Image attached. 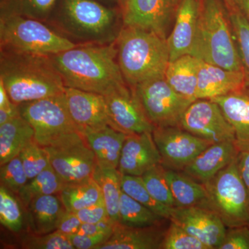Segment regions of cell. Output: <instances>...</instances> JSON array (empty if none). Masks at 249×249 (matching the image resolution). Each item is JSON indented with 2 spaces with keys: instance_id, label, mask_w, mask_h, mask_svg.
<instances>
[{
  "instance_id": "1",
  "label": "cell",
  "mask_w": 249,
  "mask_h": 249,
  "mask_svg": "<svg viewBox=\"0 0 249 249\" xmlns=\"http://www.w3.org/2000/svg\"><path fill=\"white\" fill-rule=\"evenodd\" d=\"M50 57L65 87L105 96L126 83L118 62L116 42L81 44Z\"/></svg>"
},
{
  "instance_id": "2",
  "label": "cell",
  "mask_w": 249,
  "mask_h": 249,
  "mask_svg": "<svg viewBox=\"0 0 249 249\" xmlns=\"http://www.w3.org/2000/svg\"><path fill=\"white\" fill-rule=\"evenodd\" d=\"M0 82L16 105L64 92L65 85L50 55L0 52Z\"/></svg>"
},
{
  "instance_id": "3",
  "label": "cell",
  "mask_w": 249,
  "mask_h": 249,
  "mask_svg": "<svg viewBox=\"0 0 249 249\" xmlns=\"http://www.w3.org/2000/svg\"><path fill=\"white\" fill-rule=\"evenodd\" d=\"M116 44L121 73L131 88L147 80L164 78L170 60L166 37L124 26Z\"/></svg>"
},
{
  "instance_id": "4",
  "label": "cell",
  "mask_w": 249,
  "mask_h": 249,
  "mask_svg": "<svg viewBox=\"0 0 249 249\" xmlns=\"http://www.w3.org/2000/svg\"><path fill=\"white\" fill-rule=\"evenodd\" d=\"M189 55L226 70L244 71L227 4L222 0H200Z\"/></svg>"
},
{
  "instance_id": "5",
  "label": "cell",
  "mask_w": 249,
  "mask_h": 249,
  "mask_svg": "<svg viewBox=\"0 0 249 249\" xmlns=\"http://www.w3.org/2000/svg\"><path fill=\"white\" fill-rule=\"evenodd\" d=\"M58 25L84 44L98 45L116 42L122 29L116 11L94 0H63Z\"/></svg>"
},
{
  "instance_id": "6",
  "label": "cell",
  "mask_w": 249,
  "mask_h": 249,
  "mask_svg": "<svg viewBox=\"0 0 249 249\" xmlns=\"http://www.w3.org/2000/svg\"><path fill=\"white\" fill-rule=\"evenodd\" d=\"M1 50L53 55L78 45L34 18L9 15L0 17Z\"/></svg>"
},
{
  "instance_id": "7",
  "label": "cell",
  "mask_w": 249,
  "mask_h": 249,
  "mask_svg": "<svg viewBox=\"0 0 249 249\" xmlns=\"http://www.w3.org/2000/svg\"><path fill=\"white\" fill-rule=\"evenodd\" d=\"M204 186L207 196L200 206L213 211L228 229L249 227V194L237 169L236 159Z\"/></svg>"
},
{
  "instance_id": "8",
  "label": "cell",
  "mask_w": 249,
  "mask_h": 249,
  "mask_svg": "<svg viewBox=\"0 0 249 249\" xmlns=\"http://www.w3.org/2000/svg\"><path fill=\"white\" fill-rule=\"evenodd\" d=\"M21 116L30 124L42 147L79 132L72 120L65 93L18 105Z\"/></svg>"
},
{
  "instance_id": "9",
  "label": "cell",
  "mask_w": 249,
  "mask_h": 249,
  "mask_svg": "<svg viewBox=\"0 0 249 249\" xmlns=\"http://www.w3.org/2000/svg\"><path fill=\"white\" fill-rule=\"evenodd\" d=\"M43 147L52 168L67 184L93 178L98 166L97 160L80 132Z\"/></svg>"
},
{
  "instance_id": "10",
  "label": "cell",
  "mask_w": 249,
  "mask_h": 249,
  "mask_svg": "<svg viewBox=\"0 0 249 249\" xmlns=\"http://www.w3.org/2000/svg\"><path fill=\"white\" fill-rule=\"evenodd\" d=\"M133 88L155 127H180L183 114L194 102L177 93L165 78L147 80Z\"/></svg>"
},
{
  "instance_id": "11",
  "label": "cell",
  "mask_w": 249,
  "mask_h": 249,
  "mask_svg": "<svg viewBox=\"0 0 249 249\" xmlns=\"http://www.w3.org/2000/svg\"><path fill=\"white\" fill-rule=\"evenodd\" d=\"M152 137L166 169L183 171L206 147L213 144L186 129L176 127H155Z\"/></svg>"
},
{
  "instance_id": "12",
  "label": "cell",
  "mask_w": 249,
  "mask_h": 249,
  "mask_svg": "<svg viewBox=\"0 0 249 249\" xmlns=\"http://www.w3.org/2000/svg\"><path fill=\"white\" fill-rule=\"evenodd\" d=\"M180 127L213 143L237 142L231 124L212 100L197 99L192 103L183 114Z\"/></svg>"
},
{
  "instance_id": "13",
  "label": "cell",
  "mask_w": 249,
  "mask_h": 249,
  "mask_svg": "<svg viewBox=\"0 0 249 249\" xmlns=\"http://www.w3.org/2000/svg\"><path fill=\"white\" fill-rule=\"evenodd\" d=\"M104 97L113 128L127 135L152 132L155 129L134 88L127 83L114 88Z\"/></svg>"
},
{
  "instance_id": "14",
  "label": "cell",
  "mask_w": 249,
  "mask_h": 249,
  "mask_svg": "<svg viewBox=\"0 0 249 249\" xmlns=\"http://www.w3.org/2000/svg\"><path fill=\"white\" fill-rule=\"evenodd\" d=\"M181 1L125 0L123 15L124 26L152 31L165 37Z\"/></svg>"
},
{
  "instance_id": "15",
  "label": "cell",
  "mask_w": 249,
  "mask_h": 249,
  "mask_svg": "<svg viewBox=\"0 0 249 249\" xmlns=\"http://www.w3.org/2000/svg\"><path fill=\"white\" fill-rule=\"evenodd\" d=\"M169 220L202 242L210 249H219L227 227L217 214L204 206L174 208Z\"/></svg>"
},
{
  "instance_id": "16",
  "label": "cell",
  "mask_w": 249,
  "mask_h": 249,
  "mask_svg": "<svg viewBox=\"0 0 249 249\" xmlns=\"http://www.w3.org/2000/svg\"><path fill=\"white\" fill-rule=\"evenodd\" d=\"M67 107L80 132L110 126L107 105L103 95L65 87Z\"/></svg>"
},
{
  "instance_id": "17",
  "label": "cell",
  "mask_w": 249,
  "mask_h": 249,
  "mask_svg": "<svg viewBox=\"0 0 249 249\" xmlns=\"http://www.w3.org/2000/svg\"><path fill=\"white\" fill-rule=\"evenodd\" d=\"M158 164H161V157L152 132L127 135L118 168L121 175L142 177Z\"/></svg>"
},
{
  "instance_id": "18",
  "label": "cell",
  "mask_w": 249,
  "mask_h": 249,
  "mask_svg": "<svg viewBox=\"0 0 249 249\" xmlns=\"http://www.w3.org/2000/svg\"><path fill=\"white\" fill-rule=\"evenodd\" d=\"M238 152L237 142H214L196 156L181 172L205 184L235 160Z\"/></svg>"
},
{
  "instance_id": "19",
  "label": "cell",
  "mask_w": 249,
  "mask_h": 249,
  "mask_svg": "<svg viewBox=\"0 0 249 249\" xmlns=\"http://www.w3.org/2000/svg\"><path fill=\"white\" fill-rule=\"evenodd\" d=\"M244 71H231L200 60L198 71L197 99L224 96L245 88Z\"/></svg>"
},
{
  "instance_id": "20",
  "label": "cell",
  "mask_w": 249,
  "mask_h": 249,
  "mask_svg": "<svg viewBox=\"0 0 249 249\" xmlns=\"http://www.w3.org/2000/svg\"><path fill=\"white\" fill-rule=\"evenodd\" d=\"M200 0H181L175 18V24L167 38L170 61L189 55L194 42Z\"/></svg>"
},
{
  "instance_id": "21",
  "label": "cell",
  "mask_w": 249,
  "mask_h": 249,
  "mask_svg": "<svg viewBox=\"0 0 249 249\" xmlns=\"http://www.w3.org/2000/svg\"><path fill=\"white\" fill-rule=\"evenodd\" d=\"M167 221L145 227H128L116 223L109 240L98 249H160L169 224Z\"/></svg>"
},
{
  "instance_id": "22",
  "label": "cell",
  "mask_w": 249,
  "mask_h": 249,
  "mask_svg": "<svg viewBox=\"0 0 249 249\" xmlns=\"http://www.w3.org/2000/svg\"><path fill=\"white\" fill-rule=\"evenodd\" d=\"M96 156L98 166L118 169L123 146L127 134L107 125L80 132Z\"/></svg>"
},
{
  "instance_id": "23",
  "label": "cell",
  "mask_w": 249,
  "mask_h": 249,
  "mask_svg": "<svg viewBox=\"0 0 249 249\" xmlns=\"http://www.w3.org/2000/svg\"><path fill=\"white\" fill-rule=\"evenodd\" d=\"M231 124L240 145H249V88L247 87L213 98Z\"/></svg>"
},
{
  "instance_id": "24",
  "label": "cell",
  "mask_w": 249,
  "mask_h": 249,
  "mask_svg": "<svg viewBox=\"0 0 249 249\" xmlns=\"http://www.w3.org/2000/svg\"><path fill=\"white\" fill-rule=\"evenodd\" d=\"M199 59L185 55L170 61L165 73L168 85L178 94L192 101L197 100L198 71Z\"/></svg>"
},
{
  "instance_id": "25",
  "label": "cell",
  "mask_w": 249,
  "mask_h": 249,
  "mask_svg": "<svg viewBox=\"0 0 249 249\" xmlns=\"http://www.w3.org/2000/svg\"><path fill=\"white\" fill-rule=\"evenodd\" d=\"M34 137L32 126L21 114L0 124V165L19 156Z\"/></svg>"
},
{
  "instance_id": "26",
  "label": "cell",
  "mask_w": 249,
  "mask_h": 249,
  "mask_svg": "<svg viewBox=\"0 0 249 249\" xmlns=\"http://www.w3.org/2000/svg\"><path fill=\"white\" fill-rule=\"evenodd\" d=\"M28 206L34 234L44 235L56 231L59 218L65 210L58 195L37 196Z\"/></svg>"
},
{
  "instance_id": "27",
  "label": "cell",
  "mask_w": 249,
  "mask_h": 249,
  "mask_svg": "<svg viewBox=\"0 0 249 249\" xmlns=\"http://www.w3.org/2000/svg\"><path fill=\"white\" fill-rule=\"evenodd\" d=\"M165 176L176 208L202 206L204 204L207 196L204 184L198 182L181 171L165 168Z\"/></svg>"
},
{
  "instance_id": "28",
  "label": "cell",
  "mask_w": 249,
  "mask_h": 249,
  "mask_svg": "<svg viewBox=\"0 0 249 249\" xmlns=\"http://www.w3.org/2000/svg\"><path fill=\"white\" fill-rule=\"evenodd\" d=\"M67 211L76 212L103 201L101 188L93 178L67 184L58 194Z\"/></svg>"
},
{
  "instance_id": "29",
  "label": "cell",
  "mask_w": 249,
  "mask_h": 249,
  "mask_svg": "<svg viewBox=\"0 0 249 249\" xmlns=\"http://www.w3.org/2000/svg\"><path fill=\"white\" fill-rule=\"evenodd\" d=\"M93 178L101 188L108 216L113 223L119 222V206L122 188L121 174L118 169H103L97 166Z\"/></svg>"
},
{
  "instance_id": "30",
  "label": "cell",
  "mask_w": 249,
  "mask_h": 249,
  "mask_svg": "<svg viewBox=\"0 0 249 249\" xmlns=\"http://www.w3.org/2000/svg\"><path fill=\"white\" fill-rule=\"evenodd\" d=\"M169 219L159 215L122 191L119 206V223L132 227L162 224Z\"/></svg>"
},
{
  "instance_id": "31",
  "label": "cell",
  "mask_w": 249,
  "mask_h": 249,
  "mask_svg": "<svg viewBox=\"0 0 249 249\" xmlns=\"http://www.w3.org/2000/svg\"><path fill=\"white\" fill-rule=\"evenodd\" d=\"M66 185L52 165H49L35 178L29 180L18 196L23 203L28 206L37 196L58 195Z\"/></svg>"
},
{
  "instance_id": "32",
  "label": "cell",
  "mask_w": 249,
  "mask_h": 249,
  "mask_svg": "<svg viewBox=\"0 0 249 249\" xmlns=\"http://www.w3.org/2000/svg\"><path fill=\"white\" fill-rule=\"evenodd\" d=\"M57 0H1V16H24L45 22Z\"/></svg>"
},
{
  "instance_id": "33",
  "label": "cell",
  "mask_w": 249,
  "mask_h": 249,
  "mask_svg": "<svg viewBox=\"0 0 249 249\" xmlns=\"http://www.w3.org/2000/svg\"><path fill=\"white\" fill-rule=\"evenodd\" d=\"M122 191L165 219H170L172 208L162 204L147 191L142 177L121 175Z\"/></svg>"
},
{
  "instance_id": "34",
  "label": "cell",
  "mask_w": 249,
  "mask_h": 249,
  "mask_svg": "<svg viewBox=\"0 0 249 249\" xmlns=\"http://www.w3.org/2000/svg\"><path fill=\"white\" fill-rule=\"evenodd\" d=\"M226 4L245 75L246 87L249 88V22L235 6L227 2Z\"/></svg>"
},
{
  "instance_id": "35",
  "label": "cell",
  "mask_w": 249,
  "mask_h": 249,
  "mask_svg": "<svg viewBox=\"0 0 249 249\" xmlns=\"http://www.w3.org/2000/svg\"><path fill=\"white\" fill-rule=\"evenodd\" d=\"M144 184L152 196L168 207L176 208L171 190L165 176V168L158 164L150 168L142 175Z\"/></svg>"
},
{
  "instance_id": "36",
  "label": "cell",
  "mask_w": 249,
  "mask_h": 249,
  "mask_svg": "<svg viewBox=\"0 0 249 249\" xmlns=\"http://www.w3.org/2000/svg\"><path fill=\"white\" fill-rule=\"evenodd\" d=\"M0 222L6 229L18 232L23 225L22 213L12 193L1 184L0 187Z\"/></svg>"
},
{
  "instance_id": "37",
  "label": "cell",
  "mask_w": 249,
  "mask_h": 249,
  "mask_svg": "<svg viewBox=\"0 0 249 249\" xmlns=\"http://www.w3.org/2000/svg\"><path fill=\"white\" fill-rule=\"evenodd\" d=\"M160 249H210L200 240L191 235L176 223L169 224L162 241Z\"/></svg>"
},
{
  "instance_id": "38",
  "label": "cell",
  "mask_w": 249,
  "mask_h": 249,
  "mask_svg": "<svg viewBox=\"0 0 249 249\" xmlns=\"http://www.w3.org/2000/svg\"><path fill=\"white\" fill-rule=\"evenodd\" d=\"M19 156L29 180L51 165L45 149L35 139L27 144Z\"/></svg>"
},
{
  "instance_id": "39",
  "label": "cell",
  "mask_w": 249,
  "mask_h": 249,
  "mask_svg": "<svg viewBox=\"0 0 249 249\" xmlns=\"http://www.w3.org/2000/svg\"><path fill=\"white\" fill-rule=\"evenodd\" d=\"M0 178L1 185L11 193L19 194L29 181L19 156L1 165Z\"/></svg>"
},
{
  "instance_id": "40",
  "label": "cell",
  "mask_w": 249,
  "mask_h": 249,
  "mask_svg": "<svg viewBox=\"0 0 249 249\" xmlns=\"http://www.w3.org/2000/svg\"><path fill=\"white\" fill-rule=\"evenodd\" d=\"M22 248L27 249H74L71 241L61 232L55 231L29 236L22 242Z\"/></svg>"
},
{
  "instance_id": "41",
  "label": "cell",
  "mask_w": 249,
  "mask_h": 249,
  "mask_svg": "<svg viewBox=\"0 0 249 249\" xmlns=\"http://www.w3.org/2000/svg\"><path fill=\"white\" fill-rule=\"evenodd\" d=\"M219 249H249V227L229 228Z\"/></svg>"
},
{
  "instance_id": "42",
  "label": "cell",
  "mask_w": 249,
  "mask_h": 249,
  "mask_svg": "<svg viewBox=\"0 0 249 249\" xmlns=\"http://www.w3.org/2000/svg\"><path fill=\"white\" fill-rule=\"evenodd\" d=\"M75 213L83 224H95L109 219L103 200Z\"/></svg>"
},
{
  "instance_id": "43",
  "label": "cell",
  "mask_w": 249,
  "mask_h": 249,
  "mask_svg": "<svg viewBox=\"0 0 249 249\" xmlns=\"http://www.w3.org/2000/svg\"><path fill=\"white\" fill-rule=\"evenodd\" d=\"M112 234L101 233L94 235H81L75 234L69 237L72 245L76 249H98L100 246L109 240Z\"/></svg>"
},
{
  "instance_id": "44",
  "label": "cell",
  "mask_w": 249,
  "mask_h": 249,
  "mask_svg": "<svg viewBox=\"0 0 249 249\" xmlns=\"http://www.w3.org/2000/svg\"><path fill=\"white\" fill-rule=\"evenodd\" d=\"M19 115V107L11 101L4 85L0 82V124Z\"/></svg>"
},
{
  "instance_id": "45",
  "label": "cell",
  "mask_w": 249,
  "mask_h": 249,
  "mask_svg": "<svg viewBox=\"0 0 249 249\" xmlns=\"http://www.w3.org/2000/svg\"><path fill=\"white\" fill-rule=\"evenodd\" d=\"M82 224L83 223L80 220L76 213L65 209L59 218L56 231L67 237H70L78 233Z\"/></svg>"
},
{
  "instance_id": "46",
  "label": "cell",
  "mask_w": 249,
  "mask_h": 249,
  "mask_svg": "<svg viewBox=\"0 0 249 249\" xmlns=\"http://www.w3.org/2000/svg\"><path fill=\"white\" fill-rule=\"evenodd\" d=\"M239 145V152L236 158L237 169L249 194V145Z\"/></svg>"
},
{
  "instance_id": "47",
  "label": "cell",
  "mask_w": 249,
  "mask_h": 249,
  "mask_svg": "<svg viewBox=\"0 0 249 249\" xmlns=\"http://www.w3.org/2000/svg\"><path fill=\"white\" fill-rule=\"evenodd\" d=\"M115 224L107 219L95 224H83L78 232V235H94L101 233L112 234Z\"/></svg>"
},
{
  "instance_id": "48",
  "label": "cell",
  "mask_w": 249,
  "mask_h": 249,
  "mask_svg": "<svg viewBox=\"0 0 249 249\" xmlns=\"http://www.w3.org/2000/svg\"><path fill=\"white\" fill-rule=\"evenodd\" d=\"M226 2L235 6L249 22V0H226Z\"/></svg>"
}]
</instances>
